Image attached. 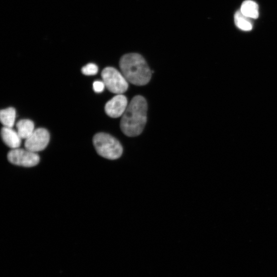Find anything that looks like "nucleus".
I'll use <instances>...</instances> for the list:
<instances>
[{
	"instance_id": "f257e3e1",
	"label": "nucleus",
	"mask_w": 277,
	"mask_h": 277,
	"mask_svg": "<svg viewBox=\"0 0 277 277\" xmlns=\"http://www.w3.org/2000/svg\"><path fill=\"white\" fill-rule=\"evenodd\" d=\"M147 104L141 96L133 98L123 115L120 128L128 137H136L143 132L147 121Z\"/></svg>"
},
{
	"instance_id": "f03ea898",
	"label": "nucleus",
	"mask_w": 277,
	"mask_h": 277,
	"mask_svg": "<svg viewBox=\"0 0 277 277\" xmlns=\"http://www.w3.org/2000/svg\"><path fill=\"white\" fill-rule=\"evenodd\" d=\"M120 68L128 81L137 86L147 84L151 77V72L146 61L139 54L132 53L121 58Z\"/></svg>"
},
{
	"instance_id": "7ed1b4c3",
	"label": "nucleus",
	"mask_w": 277,
	"mask_h": 277,
	"mask_svg": "<svg viewBox=\"0 0 277 277\" xmlns=\"http://www.w3.org/2000/svg\"><path fill=\"white\" fill-rule=\"evenodd\" d=\"M93 141L97 153L103 158L114 160L119 159L123 154L122 145L115 138L108 134L98 133L94 136Z\"/></svg>"
},
{
	"instance_id": "20e7f679",
	"label": "nucleus",
	"mask_w": 277,
	"mask_h": 277,
	"mask_svg": "<svg viewBox=\"0 0 277 277\" xmlns=\"http://www.w3.org/2000/svg\"><path fill=\"white\" fill-rule=\"evenodd\" d=\"M103 82L106 87L112 93L123 94L128 89L127 80L116 68L108 67L103 69L101 73Z\"/></svg>"
},
{
	"instance_id": "39448f33",
	"label": "nucleus",
	"mask_w": 277,
	"mask_h": 277,
	"mask_svg": "<svg viewBox=\"0 0 277 277\" xmlns=\"http://www.w3.org/2000/svg\"><path fill=\"white\" fill-rule=\"evenodd\" d=\"M7 158L12 164L26 167L35 166L40 162L39 155L36 152L19 148L10 150Z\"/></svg>"
},
{
	"instance_id": "423d86ee",
	"label": "nucleus",
	"mask_w": 277,
	"mask_h": 277,
	"mask_svg": "<svg viewBox=\"0 0 277 277\" xmlns=\"http://www.w3.org/2000/svg\"><path fill=\"white\" fill-rule=\"evenodd\" d=\"M50 140L48 131L44 128H39L25 140V149L34 152L42 151L46 148Z\"/></svg>"
},
{
	"instance_id": "0eeeda50",
	"label": "nucleus",
	"mask_w": 277,
	"mask_h": 277,
	"mask_svg": "<svg viewBox=\"0 0 277 277\" xmlns=\"http://www.w3.org/2000/svg\"><path fill=\"white\" fill-rule=\"evenodd\" d=\"M128 107L127 97L123 94L117 95L107 103L105 112L109 117L117 118L124 115Z\"/></svg>"
},
{
	"instance_id": "6e6552de",
	"label": "nucleus",
	"mask_w": 277,
	"mask_h": 277,
	"mask_svg": "<svg viewBox=\"0 0 277 277\" xmlns=\"http://www.w3.org/2000/svg\"><path fill=\"white\" fill-rule=\"evenodd\" d=\"M1 135L3 141L9 148L16 149L21 146L22 138L12 128L4 127L1 129Z\"/></svg>"
},
{
	"instance_id": "1a4fd4ad",
	"label": "nucleus",
	"mask_w": 277,
	"mask_h": 277,
	"mask_svg": "<svg viewBox=\"0 0 277 277\" xmlns=\"http://www.w3.org/2000/svg\"><path fill=\"white\" fill-rule=\"evenodd\" d=\"M17 132L22 139H26L34 132V125L30 120L23 119L16 123Z\"/></svg>"
},
{
	"instance_id": "9d476101",
	"label": "nucleus",
	"mask_w": 277,
	"mask_h": 277,
	"mask_svg": "<svg viewBox=\"0 0 277 277\" xmlns=\"http://www.w3.org/2000/svg\"><path fill=\"white\" fill-rule=\"evenodd\" d=\"M240 11L250 19H256L259 17L258 5L252 0H246L242 3Z\"/></svg>"
},
{
	"instance_id": "9b49d317",
	"label": "nucleus",
	"mask_w": 277,
	"mask_h": 277,
	"mask_svg": "<svg viewBox=\"0 0 277 277\" xmlns=\"http://www.w3.org/2000/svg\"><path fill=\"white\" fill-rule=\"evenodd\" d=\"M16 111L13 108L2 110L0 112V121L4 127L12 128L15 123Z\"/></svg>"
},
{
	"instance_id": "f8f14e48",
	"label": "nucleus",
	"mask_w": 277,
	"mask_h": 277,
	"mask_svg": "<svg viewBox=\"0 0 277 277\" xmlns=\"http://www.w3.org/2000/svg\"><path fill=\"white\" fill-rule=\"evenodd\" d=\"M236 25L244 31H251L253 28V24L250 18L242 13L240 10L237 11L234 16Z\"/></svg>"
},
{
	"instance_id": "ddd939ff",
	"label": "nucleus",
	"mask_w": 277,
	"mask_h": 277,
	"mask_svg": "<svg viewBox=\"0 0 277 277\" xmlns=\"http://www.w3.org/2000/svg\"><path fill=\"white\" fill-rule=\"evenodd\" d=\"M98 72V67L94 63H89L82 68V73L86 76H93Z\"/></svg>"
},
{
	"instance_id": "4468645a",
	"label": "nucleus",
	"mask_w": 277,
	"mask_h": 277,
	"mask_svg": "<svg viewBox=\"0 0 277 277\" xmlns=\"http://www.w3.org/2000/svg\"><path fill=\"white\" fill-rule=\"evenodd\" d=\"M106 87L105 83L103 81H96L93 83V90L96 93H101L103 92Z\"/></svg>"
}]
</instances>
